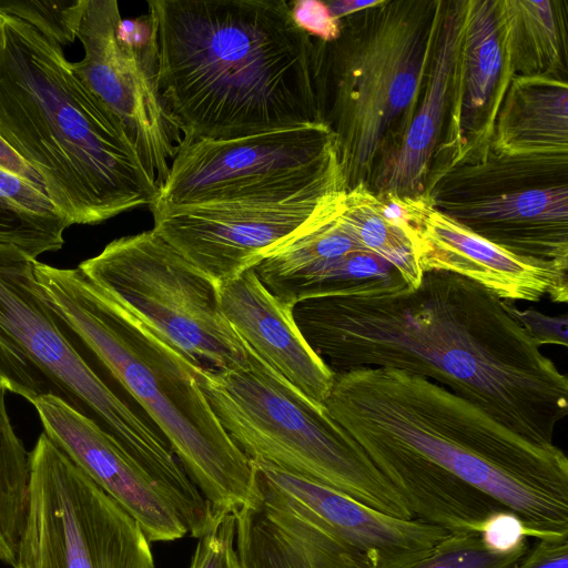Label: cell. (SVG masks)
<instances>
[{
    "label": "cell",
    "mask_w": 568,
    "mask_h": 568,
    "mask_svg": "<svg viewBox=\"0 0 568 568\" xmlns=\"http://www.w3.org/2000/svg\"><path fill=\"white\" fill-rule=\"evenodd\" d=\"M294 23L311 38L322 42H333L342 33V20L335 18L325 1L297 0L290 2Z\"/></svg>",
    "instance_id": "cell-31"
},
{
    "label": "cell",
    "mask_w": 568,
    "mask_h": 568,
    "mask_svg": "<svg viewBox=\"0 0 568 568\" xmlns=\"http://www.w3.org/2000/svg\"><path fill=\"white\" fill-rule=\"evenodd\" d=\"M234 515L241 568H376L366 555L315 518L260 503Z\"/></svg>",
    "instance_id": "cell-21"
},
{
    "label": "cell",
    "mask_w": 568,
    "mask_h": 568,
    "mask_svg": "<svg viewBox=\"0 0 568 568\" xmlns=\"http://www.w3.org/2000/svg\"><path fill=\"white\" fill-rule=\"evenodd\" d=\"M527 549L499 554L485 546L479 531H450L413 568H511Z\"/></svg>",
    "instance_id": "cell-26"
},
{
    "label": "cell",
    "mask_w": 568,
    "mask_h": 568,
    "mask_svg": "<svg viewBox=\"0 0 568 568\" xmlns=\"http://www.w3.org/2000/svg\"><path fill=\"white\" fill-rule=\"evenodd\" d=\"M463 8L464 1L444 3L419 101L402 138L379 158L371 178L374 192L427 193L426 180L448 109Z\"/></svg>",
    "instance_id": "cell-20"
},
{
    "label": "cell",
    "mask_w": 568,
    "mask_h": 568,
    "mask_svg": "<svg viewBox=\"0 0 568 568\" xmlns=\"http://www.w3.org/2000/svg\"><path fill=\"white\" fill-rule=\"evenodd\" d=\"M0 242L13 244L37 260L43 253L62 248L64 236L45 229L0 200Z\"/></svg>",
    "instance_id": "cell-28"
},
{
    "label": "cell",
    "mask_w": 568,
    "mask_h": 568,
    "mask_svg": "<svg viewBox=\"0 0 568 568\" xmlns=\"http://www.w3.org/2000/svg\"><path fill=\"white\" fill-rule=\"evenodd\" d=\"M509 314L525 328L539 345L554 344L567 347L568 321L566 315H546L534 308L520 310L505 301Z\"/></svg>",
    "instance_id": "cell-32"
},
{
    "label": "cell",
    "mask_w": 568,
    "mask_h": 568,
    "mask_svg": "<svg viewBox=\"0 0 568 568\" xmlns=\"http://www.w3.org/2000/svg\"><path fill=\"white\" fill-rule=\"evenodd\" d=\"M34 260L0 242V386L30 404L44 396L62 400L114 437L173 503L190 499L195 486L171 447L45 300Z\"/></svg>",
    "instance_id": "cell-6"
},
{
    "label": "cell",
    "mask_w": 568,
    "mask_h": 568,
    "mask_svg": "<svg viewBox=\"0 0 568 568\" xmlns=\"http://www.w3.org/2000/svg\"><path fill=\"white\" fill-rule=\"evenodd\" d=\"M346 190L343 171L287 199L179 205L151 211L153 231L216 285L253 268Z\"/></svg>",
    "instance_id": "cell-13"
},
{
    "label": "cell",
    "mask_w": 568,
    "mask_h": 568,
    "mask_svg": "<svg viewBox=\"0 0 568 568\" xmlns=\"http://www.w3.org/2000/svg\"><path fill=\"white\" fill-rule=\"evenodd\" d=\"M445 1H386L359 28L316 40L322 123L336 140L346 190L368 184L377 158L404 134L419 101Z\"/></svg>",
    "instance_id": "cell-7"
},
{
    "label": "cell",
    "mask_w": 568,
    "mask_h": 568,
    "mask_svg": "<svg viewBox=\"0 0 568 568\" xmlns=\"http://www.w3.org/2000/svg\"><path fill=\"white\" fill-rule=\"evenodd\" d=\"M30 483V452L16 433L0 386V561L13 566Z\"/></svg>",
    "instance_id": "cell-24"
},
{
    "label": "cell",
    "mask_w": 568,
    "mask_h": 568,
    "mask_svg": "<svg viewBox=\"0 0 568 568\" xmlns=\"http://www.w3.org/2000/svg\"><path fill=\"white\" fill-rule=\"evenodd\" d=\"M496 1L515 75L566 79L567 23L560 2Z\"/></svg>",
    "instance_id": "cell-23"
},
{
    "label": "cell",
    "mask_w": 568,
    "mask_h": 568,
    "mask_svg": "<svg viewBox=\"0 0 568 568\" xmlns=\"http://www.w3.org/2000/svg\"><path fill=\"white\" fill-rule=\"evenodd\" d=\"M440 203L437 209L490 242L568 270L566 183Z\"/></svg>",
    "instance_id": "cell-19"
},
{
    "label": "cell",
    "mask_w": 568,
    "mask_h": 568,
    "mask_svg": "<svg viewBox=\"0 0 568 568\" xmlns=\"http://www.w3.org/2000/svg\"><path fill=\"white\" fill-rule=\"evenodd\" d=\"M490 151L500 159L567 166V80L515 77L496 119Z\"/></svg>",
    "instance_id": "cell-22"
},
{
    "label": "cell",
    "mask_w": 568,
    "mask_h": 568,
    "mask_svg": "<svg viewBox=\"0 0 568 568\" xmlns=\"http://www.w3.org/2000/svg\"><path fill=\"white\" fill-rule=\"evenodd\" d=\"M354 439L381 442L434 464L516 514L529 536L568 532V459L509 429L445 386L402 369L334 375L323 403Z\"/></svg>",
    "instance_id": "cell-3"
},
{
    "label": "cell",
    "mask_w": 568,
    "mask_h": 568,
    "mask_svg": "<svg viewBox=\"0 0 568 568\" xmlns=\"http://www.w3.org/2000/svg\"><path fill=\"white\" fill-rule=\"evenodd\" d=\"M158 81L183 139L322 123L317 49L284 0L148 1Z\"/></svg>",
    "instance_id": "cell-2"
},
{
    "label": "cell",
    "mask_w": 568,
    "mask_h": 568,
    "mask_svg": "<svg viewBox=\"0 0 568 568\" xmlns=\"http://www.w3.org/2000/svg\"><path fill=\"white\" fill-rule=\"evenodd\" d=\"M227 369L202 367L199 384L232 440L251 459L317 481L400 519L414 515L359 445L247 345Z\"/></svg>",
    "instance_id": "cell-8"
},
{
    "label": "cell",
    "mask_w": 568,
    "mask_h": 568,
    "mask_svg": "<svg viewBox=\"0 0 568 568\" xmlns=\"http://www.w3.org/2000/svg\"><path fill=\"white\" fill-rule=\"evenodd\" d=\"M12 568H155L140 524L44 433Z\"/></svg>",
    "instance_id": "cell-10"
},
{
    "label": "cell",
    "mask_w": 568,
    "mask_h": 568,
    "mask_svg": "<svg viewBox=\"0 0 568 568\" xmlns=\"http://www.w3.org/2000/svg\"><path fill=\"white\" fill-rule=\"evenodd\" d=\"M383 0H335L326 1L329 12L342 20L353 13L367 10L381 4Z\"/></svg>",
    "instance_id": "cell-34"
},
{
    "label": "cell",
    "mask_w": 568,
    "mask_h": 568,
    "mask_svg": "<svg viewBox=\"0 0 568 568\" xmlns=\"http://www.w3.org/2000/svg\"><path fill=\"white\" fill-rule=\"evenodd\" d=\"M415 253L422 272L466 277L503 301H568L566 268L549 260L513 253L478 235L435 206L427 212Z\"/></svg>",
    "instance_id": "cell-17"
},
{
    "label": "cell",
    "mask_w": 568,
    "mask_h": 568,
    "mask_svg": "<svg viewBox=\"0 0 568 568\" xmlns=\"http://www.w3.org/2000/svg\"><path fill=\"white\" fill-rule=\"evenodd\" d=\"M33 266L45 300L155 424L210 504L212 516L258 504L251 459L221 425L199 384L203 365L79 267L38 260Z\"/></svg>",
    "instance_id": "cell-5"
},
{
    "label": "cell",
    "mask_w": 568,
    "mask_h": 568,
    "mask_svg": "<svg viewBox=\"0 0 568 568\" xmlns=\"http://www.w3.org/2000/svg\"><path fill=\"white\" fill-rule=\"evenodd\" d=\"M496 0L464 1L452 88L438 149L446 168L486 163L495 123L515 78Z\"/></svg>",
    "instance_id": "cell-15"
},
{
    "label": "cell",
    "mask_w": 568,
    "mask_h": 568,
    "mask_svg": "<svg viewBox=\"0 0 568 568\" xmlns=\"http://www.w3.org/2000/svg\"><path fill=\"white\" fill-rule=\"evenodd\" d=\"M190 568H241L235 548V515L215 517L197 538Z\"/></svg>",
    "instance_id": "cell-29"
},
{
    "label": "cell",
    "mask_w": 568,
    "mask_h": 568,
    "mask_svg": "<svg viewBox=\"0 0 568 568\" xmlns=\"http://www.w3.org/2000/svg\"><path fill=\"white\" fill-rule=\"evenodd\" d=\"M32 405L43 433L140 524L150 542L187 534L164 490L114 437L55 397H40Z\"/></svg>",
    "instance_id": "cell-16"
},
{
    "label": "cell",
    "mask_w": 568,
    "mask_h": 568,
    "mask_svg": "<svg viewBox=\"0 0 568 568\" xmlns=\"http://www.w3.org/2000/svg\"><path fill=\"white\" fill-rule=\"evenodd\" d=\"M222 314L252 351L317 404L326 399L335 373L312 348L294 317L253 268L217 285Z\"/></svg>",
    "instance_id": "cell-18"
},
{
    "label": "cell",
    "mask_w": 568,
    "mask_h": 568,
    "mask_svg": "<svg viewBox=\"0 0 568 568\" xmlns=\"http://www.w3.org/2000/svg\"><path fill=\"white\" fill-rule=\"evenodd\" d=\"M342 215L366 250L389 262L409 287L419 284L423 272L413 243L382 216L368 184L361 182L345 191Z\"/></svg>",
    "instance_id": "cell-25"
},
{
    "label": "cell",
    "mask_w": 568,
    "mask_h": 568,
    "mask_svg": "<svg viewBox=\"0 0 568 568\" xmlns=\"http://www.w3.org/2000/svg\"><path fill=\"white\" fill-rule=\"evenodd\" d=\"M0 138L71 225L155 202L159 185L121 121L73 74L63 47L0 11Z\"/></svg>",
    "instance_id": "cell-4"
},
{
    "label": "cell",
    "mask_w": 568,
    "mask_h": 568,
    "mask_svg": "<svg viewBox=\"0 0 568 568\" xmlns=\"http://www.w3.org/2000/svg\"><path fill=\"white\" fill-rule=\"evenodd\" d=\"M78 267L196 362L227 369L246 361L217 285L153 230L115 239Z\"/></svg>",
    "instance_id": "cell-9"
},
{
    "label": "cell",
    "mask_w": 568,
    "mask_h": 568,
    "mask_svg": "<svg viewBox=\"0 0 568 568\" xmlns=\"http://www.w3.org/2000/svg\"><path fill=\"white\" fill-rule=\"evenodd\" d=\"M479 534L487 548L507 554L527 548L528 531L520 518L508 509L493 513L481 525Z\"/></svg>",
    "instance_id": "cell-30"
},
{
    "label": "cell",
    "mask_w": 568,
    "mask_h": 568,
    "mask_svg": "<svg viewBox=\"0 0 568 568\" xmlns=\"http://www.w3.org/2000/svg\"><path fill=\"white\" fill-rule=\"evenodd\" d=\"M343 171L324 123L246 136L183 139L150 211L294 196Z\"/></svg>",
    "instance_id": "cell-11"
},
{
    "label": "cell",
    "mask_w": 568,
    "mask_h": 568,
    "mask_svg": "<svg viewBox=\"0 0 568 568\" xmlns=\"http://www.w3.org/2000/svg\"><path fill=\"white\" fill-rule=\"evenodd\" d=\"M251 462L261 505L322 521L376 568H413L450 532L418 518L386 515L317 481Z\"/></svg>",
    "instance_id": "cell-14"
},
{
    "label": "cell",
    "mask_w": 568,
    "mask_h": 568,
    "mask_svg": "<svg viewBox=\"0 0 568 568\" xmlns=\"http://www.w3.org/2000/svg\"><path fill=\"white\" fill-rule=\"evenodd\" d=\"M294 317L334 373L402 369L445 386L521 436L554 444L568 413V378L509 314L505 301L446 271L416 287L301 302Z\"/></svg>",
    "instance_id": "cell-1"
},
{
    "label": "cell",
    "mask_w": 568,
    "mask_h": 568,
    "mask_svg": "<svg viewBox=\"0 0 568 568\" xmlns=\"http://www.w3.org/2000/svg\"><path fill=\"white\" fill-rule=\"evenodd\" d=\"M85 0L77 1H0V11L34 26L53 38L61 47L72 44Z\"/></svg>",
    "instance_id": "cell-27"
},
{
    "label": "cell",
    "mask_w": 568,
    "mask_h": 568,
    "mask_svg": "<svg viewBox=\"0 0 568 568\" xmlns=\"http://www.w3.org/2000/svg\"><path fill=\"white\" fill-rule=\"evenodd\" d=\"M511 568H568V532L537 538Z\"/></svg>",
    "instance_id": "cell-33"
},
{
    "label": "cell",
    "mask_w": 568,
    "mask_h": 568,
    "mask_svg": "<svg viewBox=\"0 0 568 568\" xmlns=\"http://www.w3.org/2000/svg\"><path fill=\"white\" fill-rule=\"evenodd\" d=\"M77 39L83 58L70 62L73 74L121 121L160 189L183 134L159 89L152 16L125 20L118 1L85 0Z\"/></svg>",
    "instance_id": "cell-12"
}]
</instances>
